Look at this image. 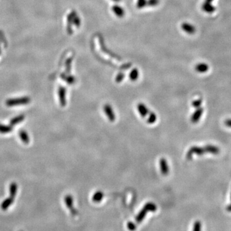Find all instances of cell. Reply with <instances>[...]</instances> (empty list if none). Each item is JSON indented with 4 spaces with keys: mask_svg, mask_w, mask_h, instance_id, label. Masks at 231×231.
Returning <instances> with one entry per match:
<instances>
[{
    "mask_svg": "<svg viewBox=\"0 0 231 231\" xmlns=\"http://www.w3.org/2000/svg\"><path fill=\"white\" fill-rule=\"evenodd\" d=\"M30 102V99L28 97H24L21 98L10 99L8 100L6 104L8 106H14L19 105H23V104L28 103Z\"/></svg>",
    "mask_w": 231,
    "mask_h": 231,
    "instance_id": "1",
    "label": "cell"
},
{
    "mask_svg": "<svg viewBox=\"0 0 231 231\" xmlns=\"http://www.w3.org/2000/svg\"><path fill=\"white\" fill-rule=\"evenodd\" d=\"M206 153L205 148L204 147H198V146H192L187 152V159H190L192 158V155H202L203 153Z\"/></svg>",
    "mask_w": 231,
    "mask_h": 231,
    "instance_id": "2",
    "label": "cell"
},
{
    "mask_svg": "<svg viewBox=\"0 0 231 231\" xmlns=\"http://www.w3.org/2000/svg\"><path fill=\"white\" fill-rule=\"evenodd\" d=\"M181 28L182 29L184 32L188 34H194L196 32V28L191 23H183L181 25Z\"/></svg>",
    "mask_w": 231,
    "mask_h": 231,
    "instance_id": "3",
    "label": "cell"
},
{
    "mask_svg": "<svg viewBox=\"0 0 231 231\" xmlns=\"http://www.w3.org/2000/svg\"><path fill=\"white\" fill-rule=\"evenodd\" d=\"M112 11H113L114 14L119 18L124 17L125 14V10L123 9L121 7L118 5H114L112 7Z\"/></svg>",
    "mask_w": 231,
    "mask_h": 231,
    "instance_id": "4",
    "label": "cell"
},
{
    "mask_svg": "<svg viewBox=\"0 0 231 231\" xmlns=\"http://www.w3.org/2000/svg\"><path fill=\"white\" fill-rule=\"evenodd\" d=\"M203 112V110L202 108H201V107L197 108V109L195 110V113L192 115L191 119V121L194 123H196V122H198L200 120V118H201V116H202Z\"/></svg>",
    "mask_w": 231,
    "mask_h": 231,
    "instance_id": "5",
    "label": "cell"
},
{
    "mask_svg": "<svg viewBox=\"0 0 231 231\" xmlns=\"http://www.w3.org/2000/svg\"><path fill=\"white\" fill-rule=\"evenodd\" d=\"M104 111H105V114L107 116L108 118L110 121H114L115 120V114L110 105H105L104 106Z\"/></svg>",
    "mask_w": 231,
    "mask_h": 231,
    "instance_id": "6",
    "label": "cell"
},
{
    "mask_svg": "<svg viewBox=\"0 0 231 231\" xmlns=\"http://www.w3.org/2000/svg\"><path fill=\"white\" fill-rule=\"evenodd\" d=\"M160 167L161 173L163 175H167L169 173V168L166 161L164 158H162L160 160Z\"/></svg>",
    "mask_w": 231,
    "mask_h": 231,
    "instance_id": "7",
    "label": "cell"
},
{
    "mask_svg": "<svg viewBox=\"0 0 231 231\" xmlns=\"http://www.w3.org/2000/svg\"><path fill=\"white\" fill-rule=\"evenodd\" d=\"M209 65L206 63H199L196 65L195 70L200 73H205L209 70Z\"/></svg>",
    "mask_w": 231,
    "mask_h": 231,
    "instance_id": "8",
    "label": "cell"
},
{
    "mask_svg": "<svg viewBox=\"0 0 231 231\" xmlns=\"http://www.w3.org/2000/svg\"><path fill=\"white\" fill-rule=\"evenodd\" d=\"M137 110L139 112V113L141 114V116L142 117H146V115H147L149 113V110L148 109H147V107H146L144 104L142 103H139L137 105Z\"/></svg>",
    "mask_w": 231,
    "mask_h": 231,
    "instance_id": "9",
    "label": "cell"
},
{
    "mask_svg": "<svg viewBox=\"0 0 231 231\" xmlns=\"http://www.w3.org/2000/svg\"><path fill=\"white\" fill-rule=\"evenodd\" d=\"M204 148H205L206 153H210L216 155V154H218L219 152V150L217 146H215L213 145H206V146H204Z\"/></svg>",
    "mask_w": 231,
    "mask_h": 231,
    "instance_id": "10",
    "label": "cell"
},
{
    "mask_svg": "<svg viewBox=\"0 0 231 231\" xmlns=\"http://www.w3.org/2000/svg\"><path fill=\"white\" fill-rule=\"evenodd\" d=\"M103 193L102 191H96L94 194L93 196H92V200H93V202H100L103 199Z\"/></svg>",
    "mask_w": 231,
    "mask_h": 231,
    "instance_id": "11",
    "label": "cell"
},
{
    "mask_svg": "<svg viewBox=\"0 0 231 231\" xmlns=\"http://www.w3.org/2000/svg\"><path fill=\"white\" fill-rule=\"evenodd\" d=\"M65 91L64 88H60L59 90V99L61 105L64 106L65 105Z\"/></svg>",
    "mask_w": 231,
    "mask_h": 231,
    "instance_id": "12",
    "label": "cell"
},
{
    "mask_svg": "<svg viewBox=\"0 0 231 231\" xmlns=\"http://www.w3.org/2000/svg\"><path fill=\"white\" fill-rule=\"evenodd\" d=\"M146 213H147V211H146L143 208V209H142L139 212V214H137V216H136V219L137 223H141L142 221V219L145 218Z\"/></svg>",
    "mask_w": 231,
    "mask_h": 231,
    "instance_id": "13",
    "label": "cell"
},
{
    "mask_svg": "<svg viewBox=\"0 0 231 231\" xmlns=\"http://www.w3.org/2000/svg\"><path fill=\"white\" fill-rule=\"evenodd\" d=\"M19 136H20L21 140L26 144H28L30 141V139L28 134L24 130H21L19 132Z\"/></svg>",
    "mask_w": 231,
    "mask_h": 231,
    "instance_id": "14",
    "label": "cell"
},
{
    "mask_svg": "<svg viewBox=\"0 0 231 231\" xmlns=\"http://www.w3.org/2000/svg\"><path fill=\"white\" fill-rule=\"evenodd\" d=\"M139 75V71L137 70V69H136V68L133 69L131 71V72L130 73V75H129L130 80H132V81L136 80L138 78Z\"/></svg>",
    "mask_w": 231,
    "mask_h": 231,
    "instance_id": "15",
    "label": "cell"
},
{
    "mask_svg": "<svg viewBox=\"0 0 231 231\" xmlns=\"http://www.w3.org/2000/svg\"><path fill=\"white\" fill-rule=\"evenodd\" d=\"M144 209L146 211H152V212H155L157 210V207L155 205V204L152 203V202H148L146 204V205L144 206Z\"/></svg>",
    "mask_w": 231,
    "mask_h": 231,
    "instance_id": "16",
    "label": "cell"
},
{
    "mask_svg": "<svg viewBox=\"0 0 231 231\" xmlns=\"http://www.w3.org/2000/svg\"><path fill=\"white\" fill-rule=\"evenodd\" d=\"M24 118H25V116L23 115L19 116L14 118L13 119H12V121H10V124L12 125H16V124H17V123H19V122H21L23 120V119H24Z\"/></svg>",
    "mask_w": 231,
    "mask_h": 231,
    "instance_id": "17",
    "label": "cell"
},
{
    "mask_svg": "<svg viewBox=\"0 0 231 231\" xmlns=\"http://www.w3.org/2000/svg\"><path fill=\"white\" fill-rule=\"evenodd\" d=\"M147 6V0H137L136 7L137 9H141Z\"/></svg>",
    "mask_w": 231,
    "mask_h": 231,
    "instance_id": "18",
    "label": "cell"
},
{
    "mask_svg": "<svg viewBox=\"0 0 231 231\" xmlns=\"http://www.w3.org/2000/svg\"><path fill=\"white\" fill-rule=\"evenodd\" d=\"M192 231H202V223L200 221H196L192 227Z\"/></svg>",
    "mask_w": 231,
    "mask_h": 231,
    "instance_id": "19",
    "label": "cell"
},
{
    "mask_svg": "<svg viewBox=\"0 0 231 231\" xmlns=\"http://www.w3.org/2000/svg\"><path fill=\"white\" fill-rule=\"evenodd\" d=\"M11 130H12V129H11V128H10V127L7 126H5V125H0V132L8 133V132H10Z\"/></svg>",
    "mask_w": 231,
    "mask_h": 231,
    "instance_id": "20",
    "label": "cell"
},
{
    "mask_svg": "<svg viewBox=\"0 0 231 231\" xmlns=\"http://www.w3.org/2000/svg\"><path fill=\"white\" fill-rule=\"evenodd\" d=\"M156 119H157L156 115L154 113H152L151 114H150L147 121H148V123H150V124H152V123H153L154 122L156 121Z\"/></svg>",
    "mask_w": 231,
    "mask_h": 231,
    "instance_id": "21",
    "label": "cell"
},
{
    "mask_svg": "<svg viewBox=\"0 0 231 231\" xmlns=\"http://www.w3.org/2000/svg\"><path fill=\"white\" fill-rule=\"evenodd\" d=\"M160 3L159 0H147V6L155 7Z\"/></svg>",
    "mask_w": 231,
    "mask_h": 231,
    "instance_id": "22",
    "label": "cell"
},
{
    "mask_svg": "<svg viewBox=\"0 0 231 231\" xmlns=\"http://www.w3.org/2000/svg\"><path fill=\"white\" fill-rule=\"evenodd\" d=\"M125 78V74L123 73H119L116 75V81L118 83L121 82V81L124 79Z\"/></svg>",
    "mask_w": 231,
    "mask_h": 231,
    "instance_id": "23",
    "label": "cell"
},
{
    "mask_svg": "<svg viewBox=\"0 0 231 231\" xmlns=\"http://www.w3.org/2000/svg\"><path fill=\"white\" fill-rule=\"evenodd\" d=\"M202 102V101L201 99L196 100H195V101L192 102V105L195 108H199L200 107V105H201Z\"/></svg>",
    "mask_w": 231,
    "mask_h": 231,
    "instance_id": "24",
    "label": "cell"
},
{
    "mask_svg": "<svg viewBox=\"0 0 231 231\" xmlns=\"http://www.w3.org/2000/svg\"><path fill=\"white\" fill-rule=\"evenodd\" d=\"M10 189V192L12 195H15L16 193V191H17V184L15 183H12L11 184Z\"/></svg>",
    "mask_w": 231,
    "mask_h": 231,
    "instance_id": "25",
    "label": "cell"
},
{
    "mask_svg": "<svg viewBox=\"0 0 231 231\" xmlns=\"http://www.w3.org/2000/svg\"><path fill=\"white\" fill-rule=\"evenodd\" d=\"M65 202H66L67 205L69 207H71L72 204H73V200H72L71 196H68L67 197L65 198Z\"/></svg>",
    "mask_w": 231,
    "mask_h": 231,
    "instance_id": "26",
    "label": "cell"
},
{
    "mask_svg": "<svg viewBox=\"0 0 231 231\" xmlns=\"http://www.w3.org/2000/svg\"><path fill=\"white\" fill-rule=\"evenodd\" d=\"M127 228H128L130 230L133 231L136 229V226L132 222H129L127 223Z\"/></svg>",
    "mask_w": 231,
    "mask_h": 231,
    "instance_id": "27",
    "label": "cell"
},
{
    "mask_svg": "<svg viewBox=\"0 0 231 231\" xmlns=\"http://www.w3.org/2000/svg\"><path fill=\"white\" fill-rule=\"evenodd\" d=\"M225 125L227 126H228V127H230V128H231V119H226V120L225 121Z\"/></svg>",
    "mask_w": 231,
    "mask_h": 231,
    "instance_id": "28",
    "label": "cell"
},
{
    "mask_svg": "<svg viewBox=\"0 0 231 231\" xmlns=\"http://www.w3.org/2000/svg\"><path fill=\"white\" fill-rule=\"evenodd\" d=\"M213 1L214 0H205V1L203 2V4H204V5H213L212 3H213Z\"/></svg>",
    "mask_w": 231,
    "mask_h": 231,
    "instance_id": "29",
    "label": "cell"
},
{
    "mask_svg": "<svg viewBox=\"0 0 231 231\" xmlns=\"http://www.w3.org/2000/svg\"><path fill=\"white\" fill-rule=\"evenodd\" d=\"M11 203V201H10V200L9 199V200H6V201L5 202H4L3 203V207H7V206H8V205H9V203Z\"/></svg>",
    "mask_w": 231,
    "mask_h": 231,
    "instance_id": "30",
    "label": "cell"
},
{
    "mask_svg": "<svg viewBox=\"0 0 231 231\" xmlns=\"http://www.w3.org/2000/svg\"><path fill=\"white\" fill-rule=\"evenodd\" d=\"M226 209H227V211L231 212V204H230V205H229L228 206H227Z\"/></svg>",
    "mask_w": 231,
    "mask_h": 231,
    "instance_id": "31",
    "label": "cell"
},
{
    "mask_svg": "<svg viewBox=\"0 0 231 231\" xmlns=\"http://www.w3.org/2000/svg\"><path fill=\"white\" fill-rule=\"evenodd\" d=\"M113 1H114V2H119L121 1V0H112Z\"/></svg>",
    "mask_w": 231,
    "mask_h": 231,
    "instance_id": "32",
    "label": "cell"
},
{
    "mask_svg": "<svg viewBox=\"0 0 231 231\" xmlns=\"http://www.w3.org/2000/svg\"><path fill=\"white\" fill-rule=\"evenodd\" d=\"M230 198H231V193H230Z\"/></svg>",
    "mask_w": 231,
    "mask_h": 231,
    "instance_id": "33",
    "label": "cell"
}]
</instances>
